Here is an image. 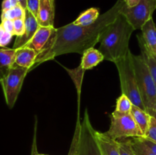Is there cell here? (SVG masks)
<instances>
[{"instance_id":"cell-24","label":"cell","mask_w":156,"mask_h":155,"mask_svg":"<svg viewBox=\"0 0 156 155\" xmlns=\"http://www.w3.org/2000/svg\"><path fill=\"white\" fill-rule=\"evenodd\" d=\"M152 116V115H151ZM144 138L153 141L156 144V119L154 117H151L150 124H149V129L145 135Z\"/></svg>"},{"instance_id":"cell-17","label":"cell","mask_w":156,"mask_h":155,"mask_svg":"<svg viewBox=\"0 0 156 155\" xmlns=\"http://www.w3.org/2000/svg\"><path fill=\"white\" fill-rule=\"evenodd\" d=\"M16 50L0 48V79L15 65Z\"/></svg>"},{"instance_id":"cell-32","label":"cell","mask_w":156,"mask_h":155,"mask_svg":"<svg viewBox=\"0 0 156 155\" xmlns=\"http://www.w3.org/2000/svg\"><path fill=\"white\" fill-rule=\"evenodd\" d=\"M19 4L24 8V9H27V0H18Z\"/></svg>"},{"instance_id":"cell-29","label":"cell","mask_w":156,"mask_h":155,"mask_svg":"<svg viewBox=\"0 0 156 155\" xmlns=\"http://www.w3.org/2000/svg\"><path fill=\"white\" fill-rule=\"evenodd\" d=\"M1 24L4 30L9 33H12L14 36V24L12 20L2 19L1 20Z\"/></svg>"},{"instance_id":"cell-7","label":"cell","mask_w":156,"mask_h":155,"mask_svg":"<svg viewBox=\"0 0 156 155\" xmlns=\"http://www.w3.org/2000/svg\"><path fill=\"white\" fill-rule=\"evenodd\" d=\"M30 71V68L15 64L0 79V84L4 93L6 104L10 109L13 108L21 91L24 78Z\"/></svg>"},{"instance_id":"cell-15","label":"cell","mask_w":156,"mask_h":155,"mask_svg":"<svg viewBox=\"0 0 156 155\" xmlns=\"http://www.w3.org/2000/svg\"><path fill=\"white\" fill-rule=\"evenodd\" d=\"M142 36L148 49L156 56V27L153 19L148 21L141 29Z\"/></svg>"},{"instance_id":"cell-30","label":"cell","mask_w":156,"mask_h":155,"mask_svg":"<svg viewBox=\"0 0 156 155\" xmlns=\"http://www.w3.org/2000/svg\"><path fill=\"white\" fill-rule=\"evenodd\" d=\"M141 139H142V141H143V142H144L145 144H146V145L149 147V148L150 149V150H152V151L156 155V144L155 143H154L153 141H150V140L147 139V138H141Z\"/></svg>"},{"instance_id":"cell-9","label":"cell","mask_w":156,"mask_h":155,"mask_svg":"<svg viewBox=\"0 0 156 155\" xmlns=\"http://www.w3.org/2000/svg\"><path fill=\"white\" fill-rule=\"evenodd\" d=\"M55 31H56V28L54 27H41L40 26L33 37L24 46L31 48L36 52L38 56L47 49L50 40L54 35Z\"/></svg>"},{"instance_id":"cell-31","label":"cell","mask_w":156,"mask_h":155,"mask_svg":"<svg viewBox=\"0 0 156 155\" xmlns=\"http://www.w3.org/2000/svg\"><path fill=\"white\" fill-rule=\"evenodd\" d=\"M140 0H124L125 4L126 5L129 7H133V6H135L136 5L138 4L140 2Z\"/></svg>"},{"instance_id":"cell-10","label":"cell","mask_w":156,"mask_h":155,"mask_svg":"<svg viewBox=\"0 0 156 155\" xmlns=\"http://www.w3.org/2000/svg\"><path fill=\"white\" fill-rule=\"evenodd\" d=\"M24 24H25L24 33L21 36H17L15 39V43L13 45V49L15 50H18V49L24 46L33 37L34 33L37 30L38 27H40L37 18L28 9L25 10Z\"/></svg>"},{"instance_id":"cell-18","label":"cell","mask_w":156,"mask_h":155,"mask_svg":"<svg viewBox=\"0 0 156 155\" xmlns=\"http://www.w3.org/2000/svg\"><path fill=\"white\" fill-rule=\"evenodd\" d=\"M130 113L132 116L133 117L137 126L141 129L142 132L143 133V136L145 137V135L149 129L152 116L146 111L143 110V109H140L138 106H134V105H133Z\"/></svg>"},{"instance_id":"cell-13","label":"cell","mask_w":156,"mask_h":155,"mask_svg":"<svg viewBox=\"0 0 156 155\" xmlns=\"http://www.w3.org/2000/svg\"><path fill=\"white\" fill-rule=\"evenodd\" d=\"M37 54L31 48L24 46L16 50L15 64L19 66L32 69L34 65Z\"/></svg>"},{"instance_id":"cell-26","label":"cell","mask_w":156,"mask_h":155,"mask_svg":"<svg viewBox=\"0 0 156 155\" xmlns=\"http://www.w3.org/2000/svg\"><path fill=\"white\" fill-rule=\"evenodd\" d=\"M14 24V35L20 36L24 33L25 24L24 19H15L13 21Z\"/></svg>"},{"instance_id":"cell-3","label":"cell","mask_w":156,"mask_h":155,"mask_svg":"<svg viewBox=\"0 0 156 155\" xmlns=\"http://www.w3.org/2000/svg\"><path fill=\"white\" fill-rule=\"evenodd\" d=\"M95 132L86 109L83 121L76 129L69 155H103Z\"/></svg>"},{"instance_id":"cell-1","label":"cell","mask_w":156,"mask_h":155,"mask_svg":"<svg viewBox=\"0 0 156 155\" xmlns=\"http://www.w3.org/2000/svg\"><path fill=\"white\" fill-rule=\"evenodd\" d=\"M124 3V0H117L111 9L100 15L97 21L90 25H76L73 22L56 28L47 49L37 56L32 69L60 55L73 53L83 54L87 50L94 47L99 43L102 32L120 15Z\"/></svg>"},{"instance_id":"cell-25","label":"cell","mask_w":156,"mask_h":155,"mask_svg":"<svg viewBox=\"0 0 156 155\" xmlns=\"http://www.w3.org/2000/svg\"><path fill=\"white\" fill-rule=\"evenodd\" d=\"M13 35L5 31L0 24V47H5L11 42Z\"/></svg>"},{"instance_id":"cell-11","label":"cell","mask_w":156,"mask_h":155,"mask_svg":"<svg viewBox=\"0 0 156 155\" xmlns=\"http://www.w3.org/2000/svg\"><path fill=\"white\" fill-rule=\"evenodd\" d=\"M54 0H40L37 20L41 27H54Z\"/></svg>"},{"instance_id":"cell-8","label":"cell","mask_w":156,"mask_h":155,"mask_svg":"<svg viewBox=\"0 0 156 155\" xmlns=\"http://www.w3.org/2000/svg\"><path fill=\"white\" fill-rule=\"evenodd\" d=\"M155 9L156 0H140L133 7H129L124 3L120 14L124 15L134 30H141L143 26L152 18Z\"/></svg>"},{"instance_id":"cell-23","label":"cell","mask_w":156,"mask_h":155,"mask_svg":"<svg viewBox=\"0 0 156 155\" xmlns=\"http://www.w3.org/2000/svg\"><path fill=\"white\" fill-rule=\"evenodd\" d=\"M117 141L118 143L120 155H136L131 144L130 138H123Z\"/></svg>"},{"instance_id":"cell-22","label":"cell","mask_w":156,"mask_h":155,"mask_svg":"<svg viewBox=\"0 0 156 155\" xmlns=\"http://www.w3.org/2000/svg\"><path fill=\"white\" fill-rule=\"evenodd\" d=\"M133 107V103L129 97L125 94H121V95L117 98V105H116V112L120 113H130Z\"/></svg>"},{"instance_id":"cell-14","label":"cell","mask_w":156,"mask_h":155,"mask_svg":"<svg viewBox=\"0 0 156 155\" xmlns=\"http://www.w3.org/2000/svg\"><path fill=\"white\" fill-rule=\"evenodd\" d=\"M103 60H105V57L99 50L91 47L84 52L82 54L80 66L84 71H85L95 67Z\"/></svg>"},{"instance_id":"cell-27","label":"cell","mask_w":156,"mask_h":155,"mask_svg":"<svg viewBox=\"0 0 156 155\" xmlns=\"http://www.w3.org/2000/svg\"><path fill=\"white\" fill-rule=\"evenodd\" d=\"M40 0H27V9H28L35 17H37Z\"/></svg>"},{"instance_id":"cell-20","label":"cell","mask_w":156,"mask_h":155,"mask_svg":"<svg viewBox=\"0 0 156 155\" xmlns=\"http://www.w3.org/2000/svg\"><path fill=\"white\" fill-rule=\"evenodd\" d=\"M133 149L136 155H155L147 145L142 141L141 138H129Z\"/></svg>"},{"instance_id":"cell-34","label":"cell","mask_w":156,"mask_h":155,"mask_svg":"<svg viewBox=\"0 0 156 155\" xmlns=\"http://www.w3.org/2000/svg\"><path fill=\"white\" fill-rule=\"evenodd\" d=\"M154 111L156 112V103H155V109H154Z\"/></svg>"},{"instance_id":"cell-2","label":"cell","mask_w":156,"mask_h":155,"mask_svg":"<svg viewBox=\"0 0 156 155\" xmlns=\"http://www.w3.org/2000/svg\"><path fill=\"white\" fill-rule=\"evenodd\" d=\"M134 28L122 14L117 16L101 35L99 51L105 60L115 63L127 55L130 36Z\"/></svg>"},{"instance_id":"cell-4","label":"cell","mask_w":156,"mask_h":155,"mask_svg":"<svg viewBox=\"0 0 156 155\" xmlns=\"http://www.w3.org/2000/svg\"><path fill=\"white\" fill-rule=\"evenodd\" d=\"M132 55L129 50L127 55L124 58L115 62V65L118 70L120 77V88L122 94H125L132 102L133 105L138 106L140 109L146 111V108L143 103L141 94L139 91L134 71Z\"/></svg>"},{"instance_id":"cell-21","label":"cell","mask_w":156,"mask_h":155,"mask_svg":"<svg viewBox=\"0 0 156 155\" xmlns=\"http://www.w3.org/2000/svg\"><path fill=\"white\" fill-rule=\"evenodd\" d=\"M24 18H25V9L21 5H18L10 10L2 12L1 15V20L9 19L14 21L15 19H24Z\"/></svg>"},{"instance_id":"cell-19","label":"cell","mask_w":156,"mask_h":155,"mask_svg":"<svg viewBox=\"0 0 156 155\" xmlns=\"http://www.w3.org/2000/svg\"><path fill=\"white\" fill-rule=\"evenodd\" d=\"M99 16H100L99 9L96 8H91L80 14V15L76 18L73 24L76 25H90L95 22Z\"/></svg>"},{"instance_id":"cell-6","label":"cell","mask_w":156,"mask_h":155,"mask_svg":"<svg viewBox=\"0 0 156 155\" xmlns=\"http://www.w3.org/2000/svg\"><path fill=\"white\" fill-rule=\"evenodd\" d=\"M109 130L105 133L114 140L127 138H143V133L136 123L131 113H120L114 111L111 116Z\"/></svg>"},{"instance_id":"cell-16","label":"cell","mask_w":156,"mask_h":155,"mask_svg":"<svg viewBox=\"0 0 156 155\" xmlns=\"http://www.w3.org/2000/svg\"><path fill=\"white\" fill-rule=\"evenodd\" d=\"M137 39H138L139 46L141 51V56H143V59L146 62L149 71L152 74V77L153 78L156 84V56L148 49L142 35H137Z\"/></svg>"},{"instance_id":"cell-28","label":"cell","mask_w":156,"mask_h":155,"mask_svg":"<svg viewBox=\"0 0 156 155\" xmlns=\"http://www.w3.org/2000/svg\"><path fill=\"white\" fill-rule=\"evenodd\" d=\"M18 5L20 4L18 0H3L2 3V12L10 10Z\"/></svg>"},{"instance_id":"cell-5","label":"cell","mask_w":156,"mask_h":155,"mask_svg":"<svg viewBox=\"0 0 156 155\" xmlns=\"http://www.w3.org/2000/svg\"><path fill=\"white\" fill-rule=\"evenodd\" d=\"M134 71L139 91L141 94L146 112L155 109L156 103V84L143 56L132 55Z\"/></svg>"},{"instance_id":"cell-12","label":"cell","mask_w":156,"mask_h":155,"mask_svg":"<svg viewBox=\"0 0 156 155\" xmlns=\"http://www.w3.org/2000/svg\"><path fill=\"white\" fill-rule=\"evenodd\" d=\"M96 138L103 155H120L117 140L110 138L106 133L96 131Z\"/></svg>"},{"instance_id":"cell-33","label":"cell","mask_w":156,"mask_h":155,"mask_svg":"<svg viewBox=\"0 0 156 155\" xmlns=\"http://www.w3.org/2000/svg\"><path fill=\"white\" fill-rule=\"evenodd\" d=\"M147 112L149 114V115H152V117H154V118H155V119H156V112H155V111H154V110H151V111H148Z\"/></svg>"}]
</instances>
